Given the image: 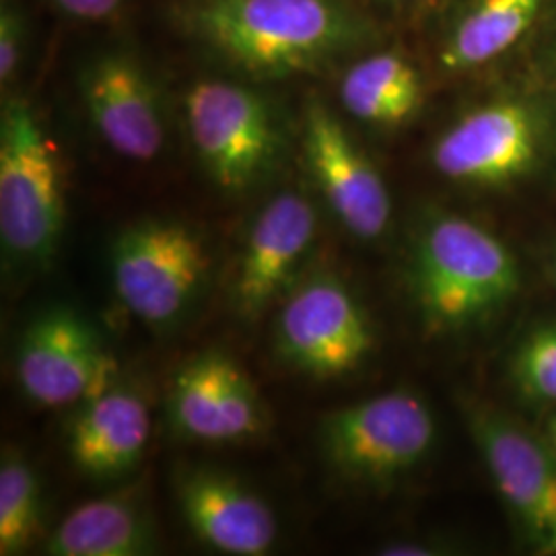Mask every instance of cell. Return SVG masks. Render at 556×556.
Returning a JSON list of instances; mask_svg holds the SVG:
<instances>
[{
    "label": "cell",
    "instance_id": "obj_1",
    "mask_svg": "<svg viewBox=\"0 0 556 556\" xmlns=\"http://www.w3.org/2000/svg\"><path fill=\"white\" fill-rule=\"evenodd\" d=\"M190 21L200 40L254 77L309 73L365 36L344 0H204Z\"/></svg>",
    "mask_w": 556,
    "mask_h": 556
},
{
    "label": "cell",
    "instance_id": "obj_2",
    "mask_svg": "<svg viewBox=\"0 0 556 556\" xmlns=\"http://www.w3.org/2000/svg\"><path fill=\"white\" fill-rule=\"evenodd\" d=\"M408 282L425 328L454 334L497 316L516 298L521 275L514 252L495 233L439 213L415 238Z\"/></svg>",
    "mask_w": 556,
    "mask_h": 556
},
{
    "label": "cell",
    "instance_id": "obj_3",
    "mask_svg": "<svg viewBox=\"0 0 556 556\" xmlns=\"http://www.w3.org/2000/svg\"><path fill=\"white\" fill-rule=\"evenodd\" d=\"M64 184L56 151L25 100L0 118V239L11 258L48 266L64 229Z\"/></svg>",
    "mask_w": 556,
    "mask_h": 556
},
{
    "label": "cell",
    "instance_id": "obj_4",
    "mask_svg": "<svg viewBox=\"0 0 556 556\" xmlns=\"http://www.w3.org/2000/svg\"><path fill=\"white\" fill-rule=\"evenodd\" d=\"M184 114L200 163L220 190L245 192L275 167L280 124L254 89L233 80H199L186 93Z\"/></svg>",
    "mask_w": 556,
    "mask_h": 556
},
{
    "label": "cell",
    "instance_id": "obj_5",
    "mask_svg": "<svg viewBox=\"0 0 556 556\" xmlns=\"http://www.w3.org/2000/svg\"><path fill=\"white\" fill-rule=\"evenodd\" d=\"M119 303L149 326L178 321L199 299L211 256L199 233L179 220H140L119 233L110 254Z\"/></svg>",
    "mask_w": 556,
    "mask_h": 556
},
{
    "label": "cell",
    "instance_id": "obj_6",
    "mask_svg": "<svg viewBox=\"0 0 556 556\" xmlns=\"http://www.w3.org/2000/svg\"><path fill=\"white\" fill-rule=\"evenodd\" d=\"M429 404L394 390L334 410L321 425V452L340 475L379 482L406 475L435 441Z\"/></svg>",
    "mask_w": 556,
    "mask_h": 556
},
{
    "label": "cell",
    "instance_id": "obj_7",
    "mask_svg": "<svg viewBox=\"0 0 556 556\" xmlns=\"http://www.w3.org/2000/svg\"><path fill=\"white\" fill-rule=\"evenodd\" d=\"M548 122L536 103L498 100L452 124L433 147L441 176L477 188H503L536 169Z\"/></svg>",
    "mask_w": 556,
    "mask_h": 556
},
{
    "label": "cell",
    "instance_id": "obj_8",
    "mask_svg": "<svg viewBox=\"0 0 556 556\" xmlns=\"http://www.w3.org/2000/svg\"><path fill=\"white\" fill-rule=\"evenodd\" d=\"M280 355L312 378L353 374L371 355L376 337L355 295L334 277L307 278L282 303L277 319Z\"/></svg>",
    "mask_w": 556,
    "mask_h": 556
},
{
    "label": "cell",
    "instance_id": "obj_9",
    "mask_svg": "<svg viewBox=\"0 0 556 556\" xmlns=\"http://www.w3.org/2000/svg\"><path fill=\"white\" fill-rule=\"evenodd\" d=\"M116 376V363L98 332L71 309L56 307L34 319L21 338L17 379L29 400L62 408L100 394Z\"/></svg>",
    "mask_w": 556,
    "mask_h": 556
},
{
    "label": "cell",
    "instance_id": "obj_10",
    "mask_svg": "<svg viewBox=\"0 0 556 556\" xmlns=\"http://www.w3.org/2000/svg\"><path fill=\"white\" fill-rule=\"evenodd\" d=\"M470 435L501 497L542 551L556 536V457L546 443L493 408L468 410Z\"/></svg>",
    "mask_w": 556,
    "mask_h": 556
},
{
    "label": "cell",
    "instance_id": "obj_11",
    "mask_svg": "<svg viewBox=\"0 0 556 556\" xmlns=\"http://www.w3.org/2000/svg\"><path fill=\"white\" fill-rule=\"evenodd\" d=\"M303 149L309 172L337 215L358 239H378L392 220V199L378 167L321 103L305 112Z\"/></svg>",
    "mask_w": 556,
    "mask_h": 556
},
{
    "label": "cell",
    "instance_id": "obj_12",
    "mask_svg": "<svg viewBox=\"0 0 556 556\" xmlns=\"http://www.w3.org/2000/svg\"><path fill=\"white\" fill-rule=\"evenodd\" d=\"M80 96L101 140L119 157L153 161L165 142L160 96L128 52H103L80 73Z\"/></svg>",
    "mask_w": 556,
    "mask_h": 556
},
{
    "label": "cell",
    "instance_id": "obj_13",
    "mask_svg": "<svg viewBox=\"0 0 556 556\" xmlns=\"http://www.w3.org/2000/svg\"><path fill=\"white\" fill-rule=\"evenodd\" d=\"M318 229L312 200L287 190L268 200L250 227L233 301L243 318L258 319L293 280Z\"/></svg>",
    "mask_w": 556,
    "mask_h": 556
},
{
    "label": "cell",
    "instance_id": "obj_14",
    "mask_svg": "<svg viewBox=\"0 0 556 556\" xmlns=\"http://www.w3.org/2000/svg\"><path fill=\"white\" fill-rule=\"evenodd\" d=\"M169 417L179 433L206 443H229L262 431V402L233 358L204 353L174 378Z\"/></svg>",
    "mask_w": 556,
    "mask_h": 556
},
{
    "label": "cell",
    "instance_id": "obj_15",
    "mask_svg": "<svg viewBox=\"0 0 556 556\" xmlns=\"http://www.w3.org/2000/svg\"><path fill=\"white\" fill-rule=\"evenodd\" d=\"M178 503L190 530L225 555H266L277 540L273 509L219 470L200 468L179 478Z\"/></svg>",
    "mask_w": 556,
    "mask_h": 556
},
{
    "label": "cell",
    "instance_id": "obj_16",
    "mask_svg": "<svg viewBox=\"0 0 556 556\" xmlns=\"http://www.w3.org/2000/svg\"><path fill=\"white\" fill-rule=\"evenodd\" d=\"M149 435L151 413L144 397L132 388L108 386L75 418L68 452L89 477H119L139 462Z\"/></svg>",
    "mask_w": 556,
    "mask_h": 556
},
{
    "label": "cell",
    "instance_id": "obj_17",
    "mask_svg": "<svg viewBox=\"0 0 556 556\" xmlns=\"http://www.w3.org/2000/svg\"><path fill=\"white\" fill-rule=\"evenodd\" d=\"M548 0H472L441 43L439 60L450 73L486 66L528 36Z\"/></svg>",
    "mask_w": 556,
    "mask_h": 556
},
{
    "label": "cell",
    "instance_id": "obj_18",
    "mask_svg": "<svg viewBox=\"0 0 556 556\" xmlns=\"http://www.w3.org/2000/svg\"><path fill=\"white\" fill-rule=\"evenodd\" d=\"M340 100L353 118L397 128L420 112L425 83L410 60L396 52H379L346 71L340 83Z\"/></svg>",
    "mask_w": 556,
    "mask_h": 556
},
{
    "label": "cell",
    "instance_id": "obj_19",
    "mask_svg": "<svg viewBox=\"0 0 556 556\" xmlns=\"http://www.w3.org/2000/svg\"><path fill=\"white\" fill-rule=\"evenodd\" d=\"M153 548L147 517L132 498L103 497L73 509L46 542L54 556H140Z\"/></svg>",
    "mask_w": 556,
    "mask_h": 556
},
{
    "label": "cell",
    "instance_id": "obj_20",
    "mask_svg": "<svg viewBox=\"0 0 556 556\" xmlns=\"http://www.w3.org/2000/svg\"><path fill=\"white\" fill-rule=\"evenodd\" d=\"M41 486L34 468L15 454L0 464V555L25 553L40 534Z\"/></svg>",
    "mask_w": 556,
    "mask_h": 556
},
{
    "label": "cell",
    "instance_id": "obj_21",
    "mask_svg": "<svg viewBox=\"0 0 556 556\" xmlns=\"http://www.w3.org/2000/svg\"><path fill=\"white\" fill-rule=\"evenodd\" d=\"M517 392L534 404H556V321L542 324L521 340L511 358Z\"/></svg>",
    "mask_w": 556,
    "mask_h": 556
},
{
    "label": "cell",
    "instance_id": "obj_22",
    "mask_svg": "<svg viewBox=\"0 0 556 556\" xmlns=\"http://www.w3.org/2000/svg\"><path fill=\"white\" fill-rule=\"evenodd\" d=\"M25 21L13 0H2L0 9V83L7 87L20 73L25 50Z\"/></svg>",
    "mask_w": 556,
    "mask_h": 556
},
{
    "label": "cell",
    "instance_id": "obj_23",
    "mask_svg": "<svg viewBox=\"0 0 556 556\" xmlns=\"http://www.w3.org/2000/svg\"><path fill=\"white\" fill-rule=\"evenodd\" d=\"M60 9L80 21L110 20L124 0H54Z\"/></svg>",
    "mask_w": 556,
    "mask_h": 556
},
{
    "label": "cell",
    "instance_id": "obj_24",
    "mask_svg": "<svg viewBox=\"0 0 556 556\" xmlns=\"http://www.w3.org/2000/svg\"><path fill=\"white\" fill-rule=\"evenodd\" d=\"M548 431H551V439H553V447H555L556 452V418L555 420H551V425H548Z\"/></svg>",
    "mask_w": 556,
    "mask_h": 556
},
{
    "label": "cell",
    "instance_id": "obj_25",
    "mask_svg": "<svg viewBox=\"0 0 556 556\" xmlns=\"http://www.w3.org/2000/svg\"><path fill=\"white\" fill-rule=\"evenodd\" d=\"M551 273H553V280H555L556 285V254L553 256V260H551Z\"/></svg>",
    "mask_w": 556,
    "mask_h": 556
},
{
    "label": "cell",
    "instance_id": "obj_26",
    "mask_svg": "<svg viewBox=\"0 0 556 556\" xmlns=\"http://www.w3.org/2000/svg\"><path fill=\"white\" fill-rule=\"evenodd\" d=\"M544 553H556V536L553 538V542L546 546V551Z\"/></svg>",
    "mask_w": 556,
    "mask_h": 556
}]
</instances>
